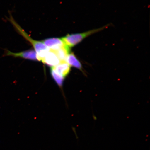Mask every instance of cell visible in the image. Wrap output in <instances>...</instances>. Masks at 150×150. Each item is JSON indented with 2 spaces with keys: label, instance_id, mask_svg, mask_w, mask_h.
Segmentation results:
<instances>
[{
  "label": "cell",
  "instance_id": "4",
  "mask_svg": "<svg viewBox=\"0 0 150 150\" xmlns=\"http://www.w3.org/2000/svg\"><path fill=\"white\" fill-rule=\"evenodd\" d=\"M45 45L52 51H56L64 47L65 45L62 39L52 38L45 39L42 41Z\"/></svg>",
  "mask_w": 150,
  "mask_h": 150
},
{
  "label": "cell",
  "instance_id": "5",
  "mask_svg": "<svg viewBox=\"0 0 150 150\" xmlns=\"http://www.w3.org/2000/svg\"><path fill=\"white\" fill-rule=\"evenodd\" d=\"M42 63L51 67H54L60 62L55 52L50 50L42 61Z\"/></svg>",
  "mask_w": 150,
  "mask_h": 150
},
{
  "label": "cell",
  "instance_id": "2",
  "mask_svg": "<svg viewBox=\"0 0 150 150\" xmlns=\"http://www.w3.org/2000/svg\"><path fill=\"white\" fill-rule=\"evenodd\" d=\"M108 25L105 26L98 29L91 30L82 33L68 34L62 38L61 39L65 45L71 48L79 44L86 38L103 30L108 28Z\"/></svg>",
  "mask_w": 150,
  "mask_h": 150
},
{
  "label": "cell",
  "instance_id": "7",
  "mask_svg": "<svg viewBox=\"0 0 150 150\" xmlns=\"http://www.w3.org/2000/svg\"><path fill=\"white\" fill-rule=\"evenodd\" d=\"M66 62L70 66L76 67L78 69H81L82 65L81 63L79 60L73 52L69 53L67 55Z\"/></svg>",
  "mask_w": 150,
  "mask_h": 150
},
{
  "label": "cell",
  "instance_id": "8",
  "mask_svg": "<svg viewBox=\"0 0 150 150\" xmlns=\"http://www.w3.org/2000/svg\"><path fill=\"white\" fill-rule=\"evenodd\" d=\"M70 48L65 45L63 47L54 52L59 58L60 61L61 62L65 61L67 55L70 53Z\"/></svg>",
  "mask_w": 150,
  "mask_h": 150
},
{
  "label": "cell",
  "instance_id": "3",
  "mask_svg": "<svg viewBox=\"0 0 150 150\" xmlns=\"http://www.w3.org/2000/svg\"><path fill=\"white\" fill-rule=\"evenodd\" d=\"M4 53L3 56H12L14 57H21L23 59L38 61L36 52L33 50H26L20 52H11L8 50L5 49Z\"/></svg>",
  "mask_w": 150,
  "mask_h": 150
},
{
  "label": "cell",
  "instance_id": "9",
  "mask_svg": "<svg viewBox=\"0 0 150 150\" xmlns=\"http://www.w3.org/2000/svg\"><path fill=\"white\" fill-rule=\"evenodd\" d=\"M51 74L52 77L53 78L54 80L55 81L56 83L59 87H62V86L63 83L64 78L62 76H61L57 73H56L54 69L52 68H51Z\"/></svg>",
  "mask_w": 150,
  "mask_h": 150
},
{
  "label": "cell",
  "instance_id": "6",
  "mask_svg": "<svg viewBox=\"0 0 150 150\" xmlns=\"http://www.w3.org/2000/svg\"><path fill=\"white\" fill-rule=\"evenodd\" d=\"M70 67L66 62L63 61L60 62L59 64L52 68L58 74L64 78L70 73Z\"/></svg>",
  "mask_w": 150,
  "mask_h": 150
},
{
  "label": "cell",
  "instance_id": "1",
  "mask_svg": "<svg viewBox=\"0 0 150 150\" xmlns=\"http://www.w3.org/2000/svg\"><path fill=\"white\" fill-rule=\"evenodd\" d=\"M9 18L6 17L7 20L12 24L17 31L32 45L36 52L38 61H42L47 53L50 50V49L45 45L42 42L35 40L32 38L17 23L10 13H9Z\"/></svg>",
  "mask_w": 150,
  "mask_h": 150
}]
</instances>
